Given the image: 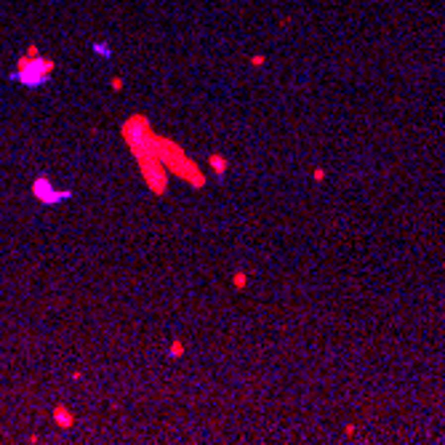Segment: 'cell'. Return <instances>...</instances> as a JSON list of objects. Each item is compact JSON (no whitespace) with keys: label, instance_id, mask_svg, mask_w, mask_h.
<instances>
[{"label":"cell","instance_id":"obj_1","mask_svg":"<svg viewBox=\"0 0 445 445\" xmlns=\"http://www.w3.org/2000/svg\"><path fill=\"white\" fill-rule=\"evenodd\" d=\"M152 155L166 166V171L176 176V179L192 184L195 189H203L206 187V173L197 168V163L189 155L184 152V147L173 139H166V136H158L155 133V144H152Z\"/></svg>","mask_w":445,"mask_h":445},{"label":"cell","instance_id":"obj_2","mask_svg":"<svg viewBox=\"0 0 445 445\" xmlns=\"http://www.w3.org/2000/svg\"><path fill=\"white\" fill-rule=\"evenodd\" d=\"M54 69H56L54 61L46 59V56H40L38 48L30 46V48H27V56H19V64H16V69H13L8 77H11V80H19L27 88H38V86H43V83L51 80Z\"/></svg>","mask_w":445,"mask_h":445},{"label":"cell","instance_id":"obj_3","mask_svg":"<svg viewBox=\"0 0 445 445\" xmlns=\"http://www.w3.org/2000/svg\"><path fill=\"white\" fill-rule=\"evenodd\" d=\"M120 133H123V141L128 144L133 160L152 155L155 128L150 125V117H147V115H131L128 120H123V125H120Z\"/></svg>","mask_w":445,"mask_h":445},{"label":"cell","instance_id":"obj_4","mask_svg":"<svg viewBox=\"0 0 445 445\" xmlns=\"http://www.w3.org/2000/svg\"><path fill=\"white\" fill-rule=\"evenodd\" d=\"M139 171H141V179L147 181V187H150L152 195L163 197L168 192V184H171V173L166 171V166L160 163L155 155H147V158H139Z\"/></svg>","mask_w":445,"mask_h":445},{"label":"cell","instance_id":"obj_5","mask_svg":"<svg viewBox=\"0 0 445 445\" xmlns=\"http://www.w3.org/2000/svg\"><path fill=\"white\" fill-rule=\"evenodd\" d=\"M32 195H35V200H40L43 206H56V203H61V200H69V197H72V189H54L48 176H38V179L32 181Z\"/></svg>","mask_w":445,"mask_h":445},{"label":"cell","instance_id":"obj_6","mask_svg":"<svg viewBox=\"0 0 445 445\" xmlns=\"http://www.w3.org/2000/svg\"><path fill=\"white\" fill-rule=\"evenodd\" d=\"M54 421H56V427H61V429H72L75 427V416H72V411H69L64 402H59V405L54 408Z\"/></svg>","mask_w":445,"mask_h":445},{"label":"cell","instance_id":"obj_7","mask_svg":"<svg viewBox=\"0 0 445 445\" xmlns=\"http://www.w3.org/2000/svg\"><path fill=\"white\" fill-rule=\"evenodd\" d=\"M208 166H211V171H214L219 179H222V176L229 171V160L224 158V155H219V152H211V155H208Z\"/></svg>","mask_w":445,"mask_h":445},{"label":"cell","instance_id":"obj_8","mask_svg":"<svg viewBox=\"0 0 445 445\" xmlns=\"http://www.w3.org/2000/svg\"><path fill=\"white\" fill-rule=\"evenodd\" d=\"M184 352H187L184 341H181V338H171V344H168V357L179 360V357H184Z\"/></svg>","mask_w":445,"mask_h":445},{"label":"cell","instance_id":"obj_9","mask_svg":"<svg viewBox=\"0 0 445 445\" xmlns=\"http://www.w3.org/2000/svg\"><path fill=\"white\" fill-rule=\"evenodd\" d=\"M232 285H235V291H245V288H248V275H245L243 270H235V275H232Z\"/></svg>","mask_w":445,"mask_h":445},{"label":"cell","instance_id":"obj_10","mask_svg":"<svg viewBox=\"0 0 445 445\" xmlns=\"http://www.w3.org/2000/svg\"><path fill=\"white\" fill-rule=\"evenodd\" d=\"M91 51L99 54L102 59H110V56H112V46L110 43H94V46H91Z\"/></svg>","mask_w":445,"mask_h":445},{"label":"cell","instance_id":"obj_11","mask_svg":"<svg viewBox=\"0 0 445 445\" xmlns=\"http://www.w3.org/2000/svg\"><path fill=\"white\" fill-rule=\"evenodd\" d=\"M312 179L317 181V184H320V181H326V168H320V166H317L315 171H312Z\"/></svg>","mask_w":445,"mask_h":445},{"label":"cell","instance_id":"obj_12","mask_svg":"<svg viewBox=\"0 0 445 445\" xmlns=\"http://www.w3.org/2000/svg\"><path fill=\"white\" fill-rule=\"evenodd\" d=\"M110 86L115 88V91H120V88L125 86V83H123V77H112V80H110Z\"/></svg>","mask_w":445,"mask_h":445},{"label":"cell","instance_id":"obj_13","mask_svg":"<svg viewBox=\"0 0 445 445\" xmlns=\"http://www.w3.org/2000/svg\"><path fill=\"white\" fill-rule=\"evenodd\" d=\"M251 64H253V67H261V64H264V56H251Z\"/></svg>","mask_w":445,"mask_h":445}]
</instances>
